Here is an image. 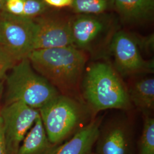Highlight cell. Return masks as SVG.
Returning <instances> with one entry per match:
<instances>
[{
  "label": "cell",
  "mask_w": 154,
  "mask_h": 154,
  "mask_svg": "<svg viewBox=\"0 0 154 154\" xmlns=\"http://www.w3.org/2000/svg\"><path fill=\"white\" fill-rule=\"evenodd\" d=\"M28 58L34 70L60 93L83 102L81 86L88 61L86 52L69 46L35 50Z\"/></svg>",
  "instance_id": "obj_1"
},
{
  "label": "cell",
  "mask_w": 154,
  "mask_h": 154,
  "mask_svg": "<svg viewBox=\"0 0 154 154\" xmlns=\"http://www.w3.org/2000/svg\"><path fill=\"white\" fill-rule=\"evenodd\" d=\"M85 69L81 95L93 116L107 109L131 108L128 88L113 65L106 62H97Z\"/></svg>",
  "instance_id": "obj_2"
},
{
  "label": "cell",
  "mask_w": 154,
  "mask_h": 154,
  "mask_svg": "<svg viewBox=\"0 0 154 154\" xmlns=\"http://www.w3.org/2000/svg\"><path fill=\"white\" fill-rule=\"evenodd\" d=\"M50 141L60 145L94 118L83 102L58 94L38 110Z\"/></svg>",
  "instance_id": "obj_3"
},
{
  "label": "cell",
  "mask_w": 154,
  "mask_h": 154,
  "mask_svg": "<svg viewBox=\"0 0 154 154\" xmlns=\"http://www.w3.org/2000/svg\"><path fill=\"white\" fill-rule=\"evenodd\" d=\"M5 78V105L20 102L38 110L60 94L34 70L28 58L17 62Z\"/></svg>",
  "instance_id": "obj_4"
},
{
  "label": "cell",
  "mask_w": 154,
  "mask_h": 154,
  "mask_svg": "<svg viewBox=\"0 0 154 154\" xmlns=\"http://www.w3.org/2000/svg\"><path fill=\"white\" fill-rule=\"evenodd\" d=\"M73 46L85 52H93L100 44L110 42L116 30V18L110 13L76 14L70 18Z\"/></svg>",
  "instance_id": "obj_5"
},
{
  "label": "cell",
  "mask_w": 154,
  "mask_h": 154,
  "mask_svg": "<svg viewBox=\"0 0 154 154\" xmlns=\"http://www.w3.org/2000/svg\"><path fill=\"white\" fill-rule=\"evenodd\" d=\"M2 45L17 62L27 58L34 50L37 32L34 19L0 12Z\"/></svg>",
  "instance_id": "obj_6"
},
{
  "label": "cell",
  "mask_w": 154,
  "mask_h": 154,
  "mask_svg": "<svg viewBox=\"0 0 154 154\" xmlns=\"http://www.w3.org/2000/svg\"><path fill=\"white\" fill-rule=\"evenodd\" d=\"M109 45L114 58L113 66L122 77L154 72V60L143 58L137 39L129 33L117 30Z\"/></svg>",
  "instance_id": "obj_7"
},
{
  "label": "cell",
  "mask_w": 154,
  "mask_h": 154,
  "mask_svg": "<svg viewBox=\"0 0 154 154\" xmlns=\"http://www.w3.org/2000/svg\"><path fill=\"white\" fill-rule=\"evenodd\" d=\"M40 116L38 110L17 102L0 110L6 154H16L22 141Z\"/></svg>",
  "instance_id": "obj_8"
},
{
  "label": "cell",
  "mask_w": 154,
  "mask_h": 154,
  "mask_svg": "<svg viewBox=\"0 0 154 154\" xmlns=\"http://www.w3.org/2000/svg\"><path fill=\"white\" fill-rule=\"evenodd\" d=\"M94 146L96 154H135L134 138L129 122L116 118L102 124Z\"/></svg>",
  "instance_id": "obj_9"
},
{
  "label": "cell",
  "mask_w": 154,
  "mask_h": 154,
  "mask_svg": "<svg viewBox=\"0 0 154 154\" xmlns=\"http://www.w3.org/2000/svg\"><path fill=\"white\" fill-rule=\"evenodd\" d=\"M37 32L34 50L73 46L70 18L39 16L34 19Z\"/></svg>",
  "instance_id": "obj_10"
},
{
  "label": "cell",
  "mask_w": 154,
  "mask_h": 154,
  "mask_svg": "<svg viewBox=\"0 0 154 154\" xmlns=\"http://www.w3.org/2000/svg\"><path fill=\"white\" fill-rule=\"evenodd\" d=\"M103 117L95 116L66 143H62L56 154H90L99 134Z\"/></svg>",
  "instance_id": "obj_11"
},
{
  "label": "cell",
  "mask_w": 154,
  "mask_h": 154,
  "mask_svg": "<svg viewBox=\"0 0 154 154\" xmlns=\"http://www.w3.org/2000/svg\"><path fill=\"white\" fill-rule=\"evenodd\" d=\"M114 9L122 20L128 24H138L151 20L154 0H113Z\"/></svg>",
  "instance_id": "obj_12"
},
{
  "label": "cell",
  "mask_w": 154,
  "mask_h": 154,
  "mask_svg": "<svg viewBox=\"0 0 154 154\" xmlns=\"http://www.w3.org/2000/svg\"><path fill=\"white\" fill-rule=\"evenodd\" d=\"M61 144L50 141L39 116L24 138L16 154H56Z\"/></svg>",
  "instance_id": "obj_13"
},
{
  "label": "cell",
  "mask_w": 154,
  "mask_h": 154,
  "mask_svg": "<svg viewBox=\"0 0 154 154\" xmlns=\"http://www.w3.org/2000/svg\"><path fill=\"white\" fill-rule=\"evenodd\" d=\"M129 98L143 114H151L154 110V79L144 78L133 83L128 88Z\"/></svg>",
  "instance_id": "obj_14"
},
{
  "label": "cell",
  "mask_w": 154,
  "mask_h": 154,
  "mask_svg": "<svg viewBox=\"0 0 154 154\" xmlns=\"http://www.w3.org/2000/svg\"><path fill=\"white\" fill-rule=\"evenodd\" d=\"M70 8L76 14H101L114 9L113 0H72Z\"/></svg>",
  "instance_id": "obj_15"
},
{
  "label": "cell",
  "mask_w": 154,
  "mask_h": 154,
  "mask_svg": "<svg viewBox=\"0 0 154 154\" xmlns=\"http://www.w3.org/2000/svg\"><path fill=\"white\" fill-rule=\"evenodd\" d=\"M143 129L138 142V154H154V119L143 114Z\"/></svg>",
  "instance_id": "obj_16"
},
{
  "label": "cell",
  "mask_w": 154,
  "mask_h": 154,
  "mask_svg": "<svg viewBox=\"0 0 154 154\" xmlns=\"http://www.w3.org/2000/svg\"><path fill=\"white\" fill-rule=\"evenodd\" d=\"M23 2L24 8L22 17L31 19L41 16L50 7L44 0H23Z\"/></svg>",
  "instance_id": "obj_17"
},
{
  "label": "cell",
  "mask_w": 154,
  "mask_h": 154,
  "mask_svg": "<svg viewBox=\"0 0 154 154\" xmlns=\"http://www.w3.org/2000/svg\"><path fill=\"white\" fill-rule=\"evenodd\" d=\"M16 63V61L8 51L0 45V74L5 77L7 72Z\"/></svg>",
  "instance_id": "obj_18"
},
{
  "label": "cell",
  "mask_w": 154,
  "mask_h": 154,
  "mask_svg": "<svg viewBox=\"0 0 154 154\" xmlns=\"http://www.w3.org/2000/svg\"><path fill=\"white\" fill-rule=\"evenodd\" d=\"M23 8V0H6L4 11L14 16H22Z\"/></svg>",
  "instance_id": "obj_19"
},
{
  "label": "cell",
  "mask_w": 154,
  "mask_h": 154,
  "mask_svg": "<svg viewBox=\"0 0 154 154\" xmlns=\"http://www.w3.org/2000/svg\"><path fill=\"white\" fill-rule=\"evenodd\" d=\"M50 6H53L58 8L70 7L72 0H44Z\"/></svg>",
  "instance_id": "obj_20"
},
{
  "label": "cell",
  "mask_w": 154,
  "mask_h": 154,
  "mask_svg": "<svg viewBox=\"0 0 154 154\" xmlns=\"http://www.w3.org/2000/svg\"><path fill=\"white\" fill-rule=\"evenodd\" d=\"M0 154H6L5 142L2 128V120L0 117Z\"/></svg>",
  "instance_id": "obj_21"
},
{
  "label": "cell",
  "mask_w": 154,
  "mask_h": 154,
  "mask_svg": "<svg viewBox=\"0 0 154 154\" xmlns=\"http://www.w3.org/2000/svg\"><path fill=\"white\" fill-rule=\"evenodd\" d=\"M5 2L6 0H0V12L4 11Z\"/></svg>",
  "instance_id": "obj_22"
},
{
  "label": "cell",
  "mask_w": 154,
  "mask_h": 154,
  "mask_svg": "<svg viewBox=\"0 0 154 154\" xmlns=\"http://www.w3.org/2000/svg\"><path fill=\"white\" fill-rule=\"evenodd\" d=\"M5 78V76H4V75H2L0 74V88H1V82H2V79H4Z\"/></svg>",
  "instance_id": "obj_23"
},
{
  "label": "cell",
  "mask_w": 154,
  "mask_h": 154,
  "mask_svg": "<svg viewBox=\"0 0 154 154\" xmlns=\"http://www.w3.org/2000/svg\"><path fill=\"white\" fill-rule=\"evenodd\" d=\"M0 45H2V38H1V29H0Z\"/></svg>",
  "instance_id": "obj_24"
},
{
  "label": "cell",
  "mask_w": 154,
  "mask_h": 154,
  "mask_svg": "<svg viewBox=\"0 0 154 154\" xmlns=\"http://www.w3.org/2000/svg\"><path fill=\"white\" fill-rule=\"evenodd\" d=\"M95 154V152H91V154Z\"/></svg>",
  "instance_id": "obj_25"
}]
</instances>
